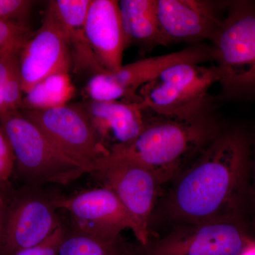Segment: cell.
<instances>
[{
	"mask_svg": "<svg viewBox=\"0 0 255 255\" xmlns=\"http://www.w3.org/2000/svg\"><path fill=\"white\" fill-rule=\"evenodd\" d=\"M250 159V134L241 128H223L168 184L159 214L173 227L243 216Z\"/></svg>",
	"mask_w": 255,
	"mask_h": 255,
	"instance_id": "6da1fadb",
	"label": "cell"
},
{
	"mask_svg": "<svg viewBox=\"0 0 255 255\" xmlns=\"http://www.w3.org/2000/svg\"><path fill=\"white\" fill-rule=\"evenodd\" d=\"M145 111V127L140 135L130 143L112 149L107 155L145 167L159 187L172 182L223 129L211 110L191 118Z\"/></svg>",
	"mask_w": 255,
	"mask_h": 255,
	"instance_id": "7a4b0ae2",
	"label": "cell"
},
{
	"mask_svg": "<svg viewBox=\"0 0 255 255\" xmlns=\"http://www.w3.org/2000/svg\"><path fill=\"white\" fill-rule=\"evenodd\" d=\"M218 83L226 98L255 97V4L228 2L226 14L212 42Z\"/></svg>",
	"mask_w": 255,
	"mask_h": 255,
	"instance_id": "3957f363",
	"label": "cell"
},
{
	"mask_svg": "<svg viewBox=\"0 0 255 255\" xmlns=\"http://www.w3.org/2000/svg\"><path fill=\"white\" fill-rule=\"evenodd\" d=\"M0 127L14 154L15 169L26 185H66L91 173L61 152L20 110L0 114Z\"/></svg>",
	"mask_w": 255,
	"mask_h": 255,
	"instance_id": "277c9868",
	"label": "cell"
},
{
	"mask_svg": "<svg viewBox=\"0 0 255 255\" xmlns=\"http://www.w3.org/2000/svg\"><path fill=\"white\" fill-rule=\"evenodd\" d=\"M216 83L215 66L174 64L139 89L137 103L157 115L191 118L211 110L209 90Z\"/></svg>",
	"mask_w": 255,
	"mask_h": 255,
	"instance_id": "5b68a950",
	"label": "cell"
},
{
	"mask_svg": "<svg viewBox=\"0 0 255 255\" xmlns=\"http://www.w3.org/2000/svg\"><path fill=\"white\" fill-rule=\"evenodd\" d=\"M251 240L241 215L174 226L163 237L137 245V255H241Z\"/></svg>",
	"mask_w": 255,
	"mask_h": 255,
	"instance_id": "8992f818",
	"label": "cell"
},
{
	"mask_svg": "<svg viewBox=\"0 0 255 255\" xmlns=\"http://www.w3.org/2000/svg\"><path fill=\"white\" fill-rule=\"evenodd\" d=\"M58 196L38 186L26 185L6 199V214L0 236V255L16 252L49 237L63 221L58 214Z\"/></svg>",
	"mask_w": 255,
	"mask_h": 255,
	"instance_id": "52a82bcc",
	"label": "cell"
},
{
	"mask_svg": "<svg viewBox=\"0 0 255 255\" xmlns=\"http://www.w3.org/2000/svg\"><path fill=\"white\" fill-rule=\"evenodd\" d=\"M91 174L115 193L132 220L138 244L145 246L151 239V223L160 189L154 176L139 164L108 155L96 162Z\"/></svg>",
	"mask_w": 255,
	"mask_h": 255,
	"instance_id": "ba28073f",
	"label": "cell"
},
{
	"mask_svg": "<svg viewBox=\"0 0 255 255\" xmlns=\"http://www.w3.org/2000/svg\"><path fill=\"white\" fill-rule=\"evenodd\" d=\"M19 110L61 152L88 167L91 173L96 162L108 154L83 103H69L48 110Z\"/></svg>",
	"mask_w": 255,
	"mask_h": 255,
	"instance_id": "9c48e42d",
	"label": "cell"
},
{
	"mask_svg": "<svg viewBox=\"0 0 255 255\" xmlns=\"http://www.w3.org/2000/svg\"><path fill=\"white\" fill-rule=\"evenodd\" d=\"M57 206L70 214V227L85 234L114 238L125 230H133L127 209L115 193L104 186L68 197L58 196Z\"/></svg>",
	"mask_w": 255,
	"mask_h": 255,
	"instance_id": "30bf717a",
	"label": "cell"
},
{
	"mask_svg": "<svg viewBox=\"0 0 255 255\" xmlns=\"http://www.w3.org/2000/svg\"><path fill=\"white\" fill-rule=\"evenodd\" d=\"M72 65L66 34L47 8L41 26L33 32L20 52L19 70L23 93L48 77L70 73Z\"/></svg>",
	"mask_w": 255,
	"mask_h": 255,
	"instance_id": "8fae6325",
	"label": "cell"
},
{
	"mask_svg": "<svg viewBox=\"0 0 255 255\" xmlns=\"http://www.w3.org/2000/svg\"><path fill=\"white\" fill-rule=\"evenodd\" d=\"M228 3V2H227ZM223 3L206 0H155L156 14L164 46L212 43L222 25Z\"/></svg>",
	"mask_w": 255,
	"mask_h": 255,
	"instance_id": "7c38bea8",
	"label": "cell"
},
{
	"mask_svg": "<svg viewBox=\"0 0 255 255\" xmlns=\"http://www.w3.org/2000/svg\"><path fill=\"white\" fill-rule=\"evenodd\" d=\"M85 34L105 71L115 72L123 66L122 60L127 46L119 1L92 0L85 21Z\"/></svg>",
	"mask_w": 255,
	"mask_h": 255,
	"instance_id": "4fadbf2b",
	"label": "cell"
},
{
	"mask_svg": "<svg viewBox=\"0 0 255 255\" xmlns=\"http://www.w3.org/2000/svg\"><path fill=\"white\" fill-rule=\"evenodd\" d=\"M83 105L99 140L108 153L135 140L145 127V111L136 102L87 100Z\"/></svg>",
	"mask_w": 255,
	"mask_h": 255,
	"instance_id": "5bb4252c",
	"label": "cell"
},
{
	"mask_svg": "<svg viewBox=\"0 0 255 255\" xmlns=\"http://www.w3.org/2000/svg\"><path fill=\"white\" fill-rule=\"evenodd\" d=\"M119 7L127 48L135 46L142 53H148L156 47L165 46L155 0H121Z\"/></svg>",
	"mask_w": 255,
	"mask_h": 255,
	"instance_id": "9a60e30c",
	"label": "cell"
},
{
	"mask_svg": "<svg viewBox=\"0 0 255 255\" xmlns=\"http://www.w3.org/2000/svg\"><path fill=\"white\" fill-rule=\"evenodd\" d=\"M137 247L122 236L103 238L90 236L68 226L59 255H137Z\"/></svg>",
	"mask_w": 255,
	"mask_h": 255,
	"instance_id": "2e32d148",
	"label": "cell"
},
{
	"mask_svg": "<svg viewBox=\"0 0 255 255\" xmlns=\"http://www.w3.org/2000/svg\"><path fill=\"white\" fill-rule=\"evenodd\" d=\"M75 94L69 73H58L42 80L23 96L20 110H48L70 103Z\"/></svg>",
	"mask_w": 255,
	"mask_h": 255,
	"instance_id": "e0dca14e",
	"label": "cell"
},
{
	"mask_svg": "<svg viewBox=\"0 0 255 255\" xmlns=\"http://www.w3.org/2000/svg\"><path fill=\"white\" fill-rule=\"evenodd\" d=\"M251 137V159L246 187L242 201L241 212L246 219L251 231H255V133Z\"/></svg>",
	"mask_w": 255,
	"mask_h": 255,
	"instance_id": "ac0fdd59",
	"label": "cell"
},
{
	"mask_svg": "<svg viewBox=\"0 0 255 255\" xmlns=\"http://www.w3.org/2000/svg\"><path fill=\"white\" fill-rule=\"evenodd\" d=\"M32 33L24 23L0 18V56L12 47L23 46Z\"/></svg>",
	"mask_w": 255,
	"mask_h": 255,
	"instance_id": "d6986e66",
	"label": "cell"
},
{
	"mask_svg": "<svg viewBox=\"0 0 255 255\" xmlns=\"http://www.w3.org/2000/svg\"><path fill=\"white\" fill-rule=\"evenodd\" d=\"M68 229V226L63 223L44 241L30 248L16 252L13 255H59L60 247Z\"/></svg>",
	"mask_w": 255,
	"mask_h": 255,
	"instance_id": "ffe728a7",
	"label": "cell"
},
{
	"mask_svg": "<svg viewBox=\"0 0 255 255\" xmlns=\"http://www.w3.org/2000/svg\"><path fill=\"white\" fill-rule=\"evenodd\" d=\"M23 46L12 47L0 56V114L3 111V95L6 84L13 68L19 62L20 52Z\"/></svg>",
	"mask_w": 255,
	"mask_h": 255,
	"instance_id": "44dd1931",
	"label": "cell"
},
{
	"mask_svg": "<svg viewBox=\"0 0 255 255\" xmlns=\"http://www.w3.org/2000/svg\"><path fill=\"white\" fill-rule=\"evenodd\" d=\"M32 4L28 0H0V18L23 23Z\"/></svg>",
	"mask_w": 255,
	"mask_h": 255,
	"instance_id": "7402d4cb",
	"label": "cell"
},
{
	"mask_svg": "<svg viewBox=\"0 0 255 255\" xmlns=\"http://www.w3.org/2000/svg\"><path fill=\"white\" fill-rule=\"evenodd\" d=\"M14 169V154L6 135L0 127V186L9 179Z\"/></svg>",
	"mask_w": 255,
	"mask_h": 255,
	"instance_id": "603a6c76",
	"label": "cell"
},
{
	"mask_svg": "<svg viewBox=\"0 0 255 255\" xmlns=\"http://www.w3.org/2000/svg\"><path fill=\"white\" fill-rule=\"evenodd\" d=\"M6 206L5 197L0 192V236H1V231H2L3 225H4Z\"/></svg>",
	"mask_w": 255,
	"mask_h": 255,
	"instance_id": "cb8c5ba5",
	"label": "cell"
},
{
	"mask_svg": "<svg viewBox=\"0 0 255 255\" xmlns=\"http://www.w3.org/2000/svg\"><path fill=\"white\" fill-rule=\"evenodd\" d=\"M241 255H255V238L251 237V241Z\"/></svg>",
	"mask_w": 255,
	"mask_h": 255,
	"instance_id": "d4e9b609",
	"label": "cell"
},
{
	"mask_svg": "<svg viewBox=\"0 0 255 255\" xmlns=\"http://www.w3.org/2000/svg\"><path fill=\"white\" fill-rule=\"evenodd\" d=\"M252 236H255V232L253 233V235H252ZM252 238H253V237H252Z\"/></svg>",
	"mask_w": 255,
	"mask_h": 255,
	"instance_id": "484cf974",
	"label": "cell"
}]
</instances>
